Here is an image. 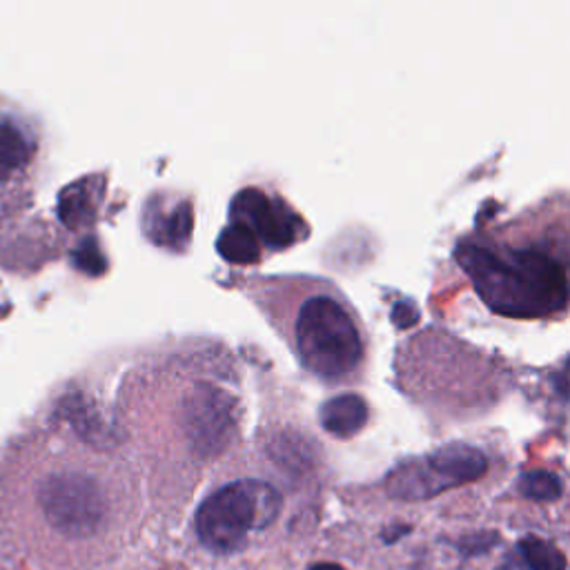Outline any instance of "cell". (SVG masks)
<instances>
[{"mask_svg":"<svg viewBox=\"0 0 570 570\" xmlns=\"http://www.w3.org/2000/svg\"><path fill=\"white\" fill-rule=\"evenodd\" d=\"M39 137L23 114L0 107V227L30 203Z\"/></svg>","mask_w":570,"mask_h":570,"instance_id":"5","label":"cell"},{"mask_svg":"<svg viewBox=\"0 0 570 570\" xmlns=\"http://www.w3.org/2000/svg\"><path fill=\"white\" fill-rule=\"evenodd\" d=\"M519 548L524 552L526 563L533 570H566L563 552L557 546H552L550 541L541 539V537L528 535V537L521 539Z\"/></svg>","mask_w":570,"mask_h":570,"instance_id":"12","label":"cell"},{"mask_svg":"<svg viewBox=\"0 0 570 570\" xmlns=\"http://www.w3.org/2000/svg\"><path fill=\"white\" fill-rule=\"evenodd\" d=\"M297 351L310 373L341 381L364 362V338L351 310L325 294L310 297L294 325Z\"/></svg>","mask_w":570,"mask_h":570,"instance_id":"2","label":"cell"},{"mask_svg":"<svg viewBox=\"0 0 570 570\" xmlns=\"http://www.w3.org/2000/svg\"><path fill=\"white\" fill-rule=\"evenodd\" d=\"M159 233L157 244L170 246V248H183L192 233V209L187 203L176 205L172 212H161L157 216V223H150V235Z\"/></svg>","mask_w":570,"mask_h":570,"instance_id":"11","label":"cell"},{"mask_svg":"<svg viewBox=\"0 0 570 570\" xmlns=\"http://www.w3.org/2000/svg\"><path fill=\"white\" fill-rule=\"evenodd\" d=\"M561 482L557 475L546 471H533L521 477V493L535 502H555L561 497Z\"/></svg>","mask_w":570,"mask_h":570,"instance_id":"13","label":"cell"},{"mask_svg":"<svg viewBox=\"0 0 570 570\" xmlns=\"http://www.w3.org/2000/svg\"><path fill=\"white\" fill-rule=\"evenodd\" d=\"M216 248L225 261L237 264V266L257 264L259 255H261L259 239L248 230L241 221H233V225L225 227L216 241Z\"/></svg>","mask_w":570,"mask_h":570,"instance_id":"10","label":"cell"},{"mask_svg":"<svg viewBox=\"0 0 570 570\" xmlns=\"http://www.w3.org/2000/svg\"><path fill=\"white\" fill-rule=\"evenodd\" d=\"M486 454L466 443L439 448L423 460H412L395 469L386 480V491L395 499L419 502L443 491L477 482L486 475Z\"/></svg>","mask_w":570,"mask_h":570,"instance_id":"4","label":"cell"},{"mask_svg":"<svg viewBox=\"0 0 570 570\" xmlns=\"http://www.w3.org/2000/svg\"><path fill=\"white\" fill-rule=\"evenodd\" d=\"M408 530H410V528H408V526H401V528H399V530H388V533H386V535H384V539H386V541H388V544H390V541H397V539H399V537H401V535H406V533H408Z\"/></svg>","mask_w":570,"mask_h":570,"instance_id":"15","label":"cell"},{"mask_svg":"<svg viewBox=\"0 0 570 570\" xmlns=\"http://www.w3.org/2000/svg\"><path fill=\"white\" fill-rule=\"evenodd\" d=\"M233 221H241L248 230L270 248L283 250L305 235V223L277 196L261 190H244L233 201Z\"/></svg>","mask_w":570,"mask_h":570,"instance_id":"7","label":"cell"},{"mask_svg":"<svg viewBox=\"0 0 570 570\" xmlns=\"http://www.w3.org/2000/svg\"><path fill=\"white\" fill-rule=\"evenodd\" d=\"M310 570H344V568L336 566V563H316V566L310 568Z\"/></svg>","mask_w":570,"mask_h":570,"instance_id":"16","label":"cell"},{"mask_svg":"<svg viewBox=\"0 0 570 570\" xmlns=\"http://www.w3.org/2000/svg\"><path fill=\"white\" fill-rule=\"evenodd\" d=\"M185 428L203 458L218 454L235 432V401L214 386L198 384L185 404Z\"/></svg>","mask_w":570,"mask_h":570,"instance_id":"8","label":"cell"},{"mask_svg":"<svg viewBox=\"0 0 570 570\" xmlns=\"http://www.w3.org/2000/svg\"><path fill=\"white\" fill-rule=\"evenodd\" d=\"M392 316H395V321H397L401 327H406V325H410V323H415V321H417L419 312H417V308H415L412 303L401 301V303H397V305H395Z\"/></svg>","mask_w":570,"mask_h":570,"instance_id":"14","label":"cell"},{"mask_svg":"<svg viewBox=\"0 0 570 570\" xmlns=\"http://www.w3.org/2000/svg\"><path fill=\"white\" fill-rule=\"evenodd\" d=\"M319 419L334 437H353L368 421V404L359 395H338L321 406Z\"/></svg>","mask_w":570,"mask_h":570,"instance_id":"9","label":"cell"},{"mask_svg":"<svg viewBox=\"0 0 570 570\" xmlns=\"http://www.w3.org/2000/svg\"><path fill=\"white\" fill-rule=\"evenodd\" d=\"M39 499L47 521L69 537L96 533L107 513L103 491L94 480L78 473L47 477L39 491Z\"/></svg>","mask_w":570,"mask_h":570,"instance_id":"6","label":"cell"},{"mask_svg":"<svg viewBox=\"0 0 570 570\" xmlns=\"http://www.w3.org/2000/svg\"><path fill=\"white\" fill-rule=\"evenodd\" d=\"M460 261L486 303L510 316H544L566 305V270L544 250H513L508 259L464 246Z\"/></svg>","mask_w":570,"mask_h":570,"instance_id":"1","label":"cell"},{"mask_svg":"<svg viewBox=\"0 0 570 570\" xmlns=\"http://www.w3.org/2000/svg\"><path fill=\"white\" fill-rule=\"evenodd\" d=\"M281 510V495L266 482L241 480L209 495L196 513V533L214 552H237L252 530L268 528Z\"/></svg>","mask_w":570,"mask_h":570,"instance_id":"3","label":"cell"}]
</instances>
